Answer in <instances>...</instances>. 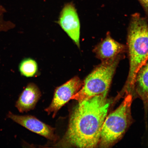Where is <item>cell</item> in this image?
<instances>
[{
    "mask_svg": "<svg viewBox=\"0 0 148 148\" xmlns=\"http://www.w3.org/2000/svg\"><path fill=\"white\" fill-rule=\"evenodd\" d=\"M148 16V0H138Z\"/></svg>",
    "mask_w": 148,
    "mask_h": 148,
    "instance_id": "cell-13",
    "label": "cell"
},
{
    "mask_svg": "<svg viewBox=\"0 0 148 148\" xmlns=\"http://www.w3.org/2000/svg\"><path fill=\"white\" fill-rule=\"evenodd\" d=\"M121 54L102 62L85 79L82 87L71 99L79 102L98 95H107Z\"/></svg>",
    "mask_w": 148,
    "mask_h": 148,
    "instance_id": "cell-3",
    "label": "cell"
},
{
    "mask_svg": "<svg viewBox=\"0 0 148 148\" xmlns=\"http://www.w3.org/2000/svg\"><path fill=\"white\" fill-rule=\"evenodd\" d=\"M127 45L130 70L123 90L127 95L134 90L137 74L148 60V25L140 14H134L131 17Z\"/></svg>",
    "mask_w": 148,
    "mask_h": 148,
    "instance_id": "cell-2",
    "label": "cell"
},
{
    "mask_svg": "<svg viewBox=\"0 0 148 148\" xmlns=\"http://www.w3.org/2000/svg\"><path fill=\"white\" fill-rule=\"evenodd\" d=\"M19 70L21 75L26 77H32L38 71V66L36 61L28 58L24 59L19 65Z\"/></svg>",
    "mask_w": 148,
    "mask_h": 148,
    "instance_id": "cell-11",
    "label": "cell"
},
{
    "mask_svg": "<svg viewBox=\"0 0 148 148\" xmlns=\"http://www.w3.org/2000/svg\"><path fill=\"white\" fill-rule=\"evenodd\" d=\"M132 96L126 97L120 106L107 115L102 127L99 147L108 148L121 139L130 125L132 119L131 106Z\"/></svg>",
    "mask_w": 148,
    "mask_h": 148,
    "instance_id": "cell-4",
    "label": "cell"
},
{
    "mask_svg": "<svg viewBox=\"0 0 148 148\" xmlns=\"http://www.w3.org/2000/svg\"><path fill=\"white\" fill-rule=\"evenodd\" d=\"M83 84L79 77L75 76L58 87L56 89L50 105L45 109V112L49 114L53 113V117L54 118L59 110L79 91Z\"/></svg>",
    "mask_w": 148,
    "mask_h": 148,
    "instance_id": "cell-5",
    "label": "cell"
},
{
    "mask_svg": "<svg viewBox=\"0 0 148 148\" xmlns=\"http://www.w3.org/2000/svg\"><path fill=\"white\" fill-rule=\"evenodd\" d=\"M7 116L18 124L47 139L55 142L58 140V136L55 134V129L46 124L34 116L16 115L10 112Z\"/></svg>",
    "mask_w": 148,
    "mask_h": 148,
    "instance_id": "cell-7",
    "label": "cell"
},
{
    "mask_svg": "<svg viewBox=\"0 0 148 148\" xmlns=\"http://www.w3.org/2000/svg\"><path fill=\"white\" fill-rule=\"evenodd\" d=\"M107 96L97 95L78 102L72 110L65 134L56 145L66 147H97L111 104Z\"/></svg>",
    "mask_w": 148,
    "mask_h": 148,
    "instance_id": "cell-1",
    "label": "cell"
},
{
    "mask_svg": "<svg viewBox=\"0 0 148 148\" xmlns=\"http://www.w3.org/2000/svg\"><path fill=\"white\" fill-rule=\"evenodd\" d=\"M134 88L144 103L148 106V60L137 74Z\"/></svg>",
    "mask_w": 148,
    "mask_h": 148,
    "instance_id": "cell-10",
    "label": "cell"
},
{
    "mask_svg": "<svg viewBox=\"0 0 148 148\" xmlns=\"http://www.w3.org/2000/svg\"><path fill=\"white\" fill-rule=\"evenodd\" d=\"M15 25L9 20H5L3 14H0V32H6L13 29Z\"/></svg>",
    "mask_w": 148,
    "mask_h": 148,
    "instance_id": "cell-12",
    "label": "cell"
},
{
    "mask_svg": "<svg viewBox=\"0 0 148 148\" xmlns=\"http://www.w3.org/2000/svg\"><path fill=\"white\" fill-rule=\"evenodd\" d=\"M125 49V46L116 41L109 33L95 48L94 52L97 58L103 62L121 54Z\"/></svg>",
    "mask_w": 148,
    "mask_h": 148,
    "instance_id": "cell-8",
    "label": "cell"
},
{
    "mask_svg": "<svg viewBox=\"0 0 148 148\" xmlns=\"http://www.w3.org/2000/svg\"><path fill=\"white\" fill-rule=\"evenodd\" d=\"M41 96V92L34 83H29L18 98L16 107L20 112L33 110Z\"/></svg>",
    "mask_w": 148,
    "mask_h": 148,
    "instance_id": "cell-9",
    "label": "cell"
},
{
    "mask_svg": "<svg viewBox=\"0 0 148 148\" xmlns=\"http://www.w3.org/2000/svg\"><path fill=\"white\" fill-rule=\"evenodd\" d=\"M58 23L79 48L80 22L76 9L73 3H68L64 5L61 12Z\"/></svg>",
    "mask_w": 148,
    "mask_h": 148,
    "instance_id": "cell-6",
    "label": "cell"
}]
</instances>
